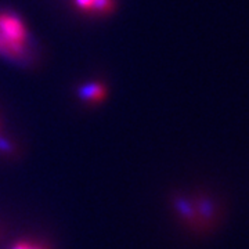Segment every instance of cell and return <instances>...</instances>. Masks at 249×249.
I'll return each mask as SVG.
<instances>
[{
  "label": "cell",
  "mask_w": 249,
  "mask_h": 249,
  "mask_svg": "<svg viewBox=\"0 0 249 249\" xmlns=\"http://www.w3.org/2000/svg\"><path fill=\"white\" fill-rule=\"evenodd\" d=\"M27 31L24 22L11 13H0V54L14 60L24 58Z\"/></svg>",
  "instance_id": "obj_1"
},
{
  "label": "cell",
  "mask_w": 249,
  "mask_h": 249,
  "mask_svg": "<svg viewBox=\"0 0 249 249\" xmlns=\"http://www.w3.org/2000/svg\"><path fill=\"white\" fill-rule=\"evenodd\" d=\"M170 206H172L178 222L191 232L201 235V227H199V222H198V216H196V206L193 202L191 194H184V193L173 194L170 196Z\"/></svg>",
  "instance_id": "obj_2"
},
{
  "label": "cell",
  "mask_w": 249,
  "mask_h": 249,
  "mask_svg": "<svg viewBox=\"0 0 249 249\" xmlns=\"http://www.w3.org/2000/svg\"><path fill=\"white\" fill-rule=\"evenodd\" d=\"M78 97L89 104H98L107 97V88L101 82H90L78 89Z\"/></svg>",
  "instance_id": "obj_3"
},
{
  "label": "cell",
  "mask_w": 249,
  "mask_h": 249,
  "mask_svg": "<svg viewBox=\"0 0 249 249\" xmlns=\"http://www.w3.org/2000/svg\"><path fill=\"white\" fill-rule=\"evenodd\" d=\"M18 147L13 140H10L7 137L0 134V155L4 158H11L14 160L18 155Z\"/></svg>",
  "instance_id": "obj_4"
},
{
  "label": "cell",
  "mask_w": 249,
  "mask_h": 249,
  "mask_svg": "<svg viewBox=\"0 0 249 249\" xmlns=\"http://www.w3.org/2000/svg\"><path fill=\"white\" fill-rule=\"evenodd\" d=\"M10 249H49L46 247L45 244L39 242V241H32V240H21L14 242Z\"/></svg>",
  "instance_id": "obj_5"
},
{
  "label": "cell",
  "mask_w": 249,
  "mask_h": 249,
  "mask_svg": "<svg viewBox=\"0 0 249 249\" xmlns=\"http://www.w3.org/2000/svg\"><path fill=\"white\" fill-rule=\"evenodd\" d=\"M1 235H3V226H1V223H0V240H1Z\"/></svg>",
  "instance_id": "obj_6"
}]
</instances>
